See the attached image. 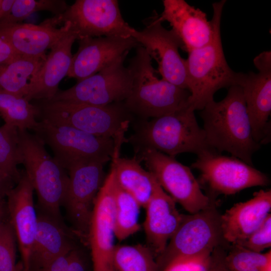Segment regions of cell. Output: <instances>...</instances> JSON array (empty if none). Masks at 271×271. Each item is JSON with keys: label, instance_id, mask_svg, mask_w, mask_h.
Segmentation results:
<instances>
[{"label": "cell", "instance_id": "obj_15", "mask_svg": "<svg viewBox=\"0 0 271 271\" xmlns=\"http://www.w3.org/2000/svg\"><path fill=\"white\" fill-rule=\"evenodd\" d=\"M258 73L240 72L238 85L242 88L253 138L259 145L270 136L271 52L263 51L253 59Z\"/></svg>", "mask_w": 271, "mask_h": 271}, {"label": "cell", "instance_id": "obj_3", "mask_svg": "<svg viewBox=\"0 0 271 271\" xmlns=\"http://www.w3.org/2000/svg\"><path fill=\"white\" fill-rule=\"evenodd\" d=\"M128 68L132 87L123 104L128 112L154 118L189 106V91L159 79L151 58L142 46L137 48Z\"/></svg>", "mask_w": 271, "mask_h": 271}, {"label": "cell", "instance_id": "obj_22", "mask_svg": "<svg viewBox=\"0 0 271 271\" xmlns=\"http://www.w3.org/2000/svg\"><path fill=\"white\" fill-rule=\"evenodd\" d=\"M270 210V190H260L250 199L234 204L220 216L224 240L236 244L246 239L264 222Z\"/></svg>", "mask_w": 271, "mask_h": 271}, {"label": "cell", "instance_id": "obj_28", "mask_svg": "<svg viewBox=\"0 0 271 271\" xmlns=\"http://www.w3.org/2000/svg\"><path fill=\"white\" fill-rule=\"evenodd\" d=\"M0 114L5 123L19 130H34L38 125L35 105L24 96L0 88Z\"/></svg>", "mask_w": 271, "mask_h": 271}, {"label": "cell", "instance_id": "obj_39", "mask_svg": "<svg viewBox=\"0 0 271 271\" xmlns=\"http://www.w3.org/2000/svg\"><path fill=\"white\" fill-rule=\"evenodd\" d=\"M16 184L11 177L0 169V197L4 198L6 197Z\"/></svg>", "mask_w": 271, "mask_h": 271}, {"label": "cell", "instance_id": "obj_10", "mask_svg": "<svg viewBox=\"0 0 271 271\" xmlns=\"http://www.w3.org/2000/svg\"><path fill=\"white\" fill-rule=\"evenodd\" d=\"M144 162L162 188L189 214L210 206L214 199L205 195L191 169L173 157L154 149L139 150Z\"/></svg>", "mask_w": 271, "mask_h": 271}, {"label": "cell", "instance_id": "obj_24", "mask_svg": "<svg viewBox=\"0 0 271 271\" xmlns=\"http://www.w3.org/2000/svg\"><path fill=\"white\" fill-rule=\"evenodd\" d=\"M64 25L59 29L46 20L39 25L16 23L0 25V36L21 56L45 58V51L69 31Z\"/></svg>", "mask_w": 271, "mask_h": 271}, {"label": "cell", "instance_id": "obj_43", "mask_svg": "<svg viewBox=\"0 0 271 271\" xmlns=\"http://www.w3.org/2000/svg\"><path fill=\"white\" fill-rule=\"evenodd\" d=\"M0 199H4V198L0 197Z\"/></svg>", "mask_w": 271, "mask_h": 271}, {"label": "cell", "instance_id": "obj_26", "mask_svg": "<svg viewBox=\"0 0 271 271\" xmlns=\"http://www.w3.org/2000/svg\"><path fill=\"white\" fill-rule=\"evenodd\" d=\"M45 59L21 56L11 62L0 64V88L25 96Z\"/></svg>", "mask_w": 271, "mask_h": 271}, {"label": "cell", "instance_id": "obj_11", "mask_svg": "<svg viewBox=\"0 0 271 271\" xmlns=\"http://www.w3.org/2000/svg\"><path fill=\"white\" fill-rule=\"evenodd\" d=\"M34 130L51 149L54 158L65 169L70 164L80 161H97L105 164L111 159L115 151L113 139L70 126L40 120Z\"/></svg>", "mask_w": 271, "mask_h": 271}, {"label": "cell", "instance_id": "obj_13", "mask_svg": "<svg viewBox=\"0 0 271 271\" xmlns=\"http://www.w3.org/2000/svg\"><path fill=\"white\" fill-rule=\"evenodd\" d=\"M127 54L98 73L78 81L71 88L58 90L49 100L95 106H105L124 100L132 87L131 72L124 66Z\"/></svg>", "mask_w": 271, "mask_h": 271}, {"label": "cell", "instance_id": "obj_41", "mask_svg": "<svg viewBox=\"0 0 271 271\" xmlns=\"http://www.w3.org/2000/svg\"><path fill=\"white\" fill-rule=\"evenodd\" d=\"M15 0H0V20L10 13Z\"/></svg>", "mask_w": 271, "mask_h": 271}, {"label": "cell", "instance_id": "obj_34", "mask_svg": "<svg viewBox=\"0 0 271 271\" xmlns=\"http://www.w3.org/2000/svg\"><path fill=\"white\" fill-rule=\"evenodd\" d=\"M212 252L189 258L172 260L159 268V271H211Z\"/></svg>", "mask_w": 271, "mask_h": 271}, {"label": "cell", "instance_id": "obj_19", "mask_svg": "<svg viewBox=\"0 0 271 271\" xmlns=\"http://www.w3.org/2000/svg\"><path fill=\"white\" fill-rule=\"evenodd\" d=\"M36 211L37 227L30 257V271L48 265L82 243L63 219Z\"/></svg>", "mask_w": 271, "mask_h": 271}, {"label": "cell", "instance_id": "obj_33", "mask_svg": "<svg viewBox=\"0 0 271 271\" xmlns=\"http://www.w3.org/2000/svg\"><path fill=\"white\" fill-rule=\"evenodd\" d=\"M16 238L9 218L0 225V271H24L16 263Z\"/></svg>", "mask_w": 271, "mask_h": 271}, {"label": "cell", "instance_id": "obj_38", "mask_svg": "<svg viewBox=\"0 0 271 271\" xmlns=\"http://www.w3.org/2000/svg\"><path fill=\"white\" fill-rule=\"evenodd\" d=\"M72 250L37 271H65L69 262Z\"/></svg>", "mask_w": 271, "mask_h": 271}, {"label": "cell", "instance_id": "obj_29", "mask_svg": "<svg viewBox=\"0 0 271 271\" xmlns=\"http://www.w3.org/2000/svg\"><path fill=\"white\" fill-rule=\"evenodd\" d=\"M113 263L114 271H159L156 257L146 244L116 245Z\"/></svg>", "mask_w": 271, "mask_h": 271}, {"label": "cell", "instance_id": "obj_16", "mask_svg": "<svg viewBox=\"0 0 271 271\" xmlns=\"http://www.w3.org/2000/svg\"><path fill=\"white\" fill-rule=\"evenodd\" d=\"M162 22L155 14L146 22L143 30H135L131 37L157 62L162 79L188 90L185 59L179 52L181 43L174 32L163 27Z\"/></svg>", "mask_w": 271, "mask_h": 271}, {"label": "cell", "instance_id": "obj_5", "mask_svg": "<svg viewBox=\"0 0 271 271\" xmlns=\"http://www.w3.org/2000/svg\"><path fill=\"white\" fill-rule=\"evenodd\" d=\"M37 118L52 124L75 128L123 143L129 120L124 104L95 106L62 101L40 100Z\"/></svg>", "mask_w": 271, "mask_h": 271}, {"label": "cell", "instance_id": "obj_6", "mask_svg": "<svg viewBox=\"0 0 271 271\" xmlns=\"http://www.w3.org/2000/svg\"><path fill=\"white\" fill-rule=\"evenodd\" d=\"M194 111L187 106L144 121L132 140L137 144L138 150L152 149L173 157L183 153L197 155L211 148Z\"/></svg>", "mask_w": 271, "mask_h": 271}, {"label": "cell", "instance_id": "obj_37", "mask_svg": "<svg viewBox=\"0 0 271 271\" xmlns=\"http://www.w3.org/2000/svg\"><path fill=\"white\" fill-rule=\"evenodd\" d=\"M20 56L10 43L0 36V64L11 62Z\"/></svg>", "mask_w": 271, "mask_h": 271}, {"label": "cell", "instance_id": "obj_9", "mask_svg": "<svg viewBox=\"0 0 271 271\" xmlns=\"http://www.w3.org/2000/svg\"><path fill=\"white\" fill-rule=\"evenodd\" d=\"M54 26L63 24L77 37H131L135 29L122 18L116 0H77L62 14L49 19Z\"/></svg>", "mask_w": 271, "mask_h": 271}, {"label": "cell", "instance_id": "obj_42", "mask_svg": "<svg viewBox=\"0 0 271 271\" xmlns=\"http://www.w3.org/2000/svg\"><path fill=\"white\" fill-rule=\"evenodd\" d=\"M8 218L7 202L4 199H0V220H5Z\"/></svg>", "mask_w": 271, "mask_h": 271}, {"label": "cell", "instance_id": "obj_1", "mask_svg": "<svg viewBox=\"0 0 271 271\" xmlns=\"http://www.w3.org/2000/svg\"><path fill=\"white\" fill-rule=\"evenodd\" d=\"M200 115L209 147L219 153L227 152L253 166V154L260 146L253 138L240 86L228 88L222 100L209 102Z\"/></svg>", "mask_w": 271, "mask_h": 271}, {"label": "cell", "instance_id": "obj_31", "mask_svg": "<svg viewBox=\"0 0 271 271\" xmlns=\"http://www.w3.org/2000/svg\"><path fill=\"white\" fill-rule=\"evenodd\" d=\"M22 164L18 129L5 123L0 127V169L17 184L22 173L18 165Z\"/></svg>", "mask_w": 271, "mask_h": 271}, {"label": "cell", "instance_id": "obj_36", "mask_svg": "<svg viewBox=\"0 0 271 271\" xmlns=\"http://www.w3.org/2000/svg\"><path fill=\"white\" fill-rule=\"evenodd\" d=\"M87 245L81 243L72 250L65 271H92L90 252L87 251Z\"/></svg>", "mask_w": 271, "mask_h": 271}, {"label": "cell", "instance_id": "obj_27", "mask_svg": "<svg viewBox=\"0 0 271 271\" xmlns=\"http://www.w3.org/2000/svg\"><path fill=\"white\" fill-rule=\"evenodd\" d=\"M114 198L115 234L116 238L122 241L140 230L141 226L139 221L142 207L137 200L119 186L116 181Z\"/></svg>", "mask_w": 271, "mask_h": 271}, {"label": "cell", "instance_id": "obj_20", "mask_svg": "<svg viewBox=\"0 0 271 271\" xmlns=\"http://www.w3.org/2000/svg\"><path fill=\"white\" fill-rule=\"evenodd\" d=\"M163 4L164 9L160 19L169 23L183 50L188 53L211 41L213 24L204 12L184 0H164Z\"/></svg>", "mask_w": 271, "mask_h": 271}, {"label": "cell", "instance_id": "obj_8", "mask_svg": "<svg viewBox=\"0 0 271 271\" xmlns=\"http://www.w3.org/2000/svg\"><path fill=\"white\" fill-rule=\"evenodd\" d=\"M105 164L85 160L68 165L69 183L62 204L70 227L81 242L88 246V235L96 199L106 176Z\"/></svg>", "mask_w": 271, "mask_h": 271}, {"label": "cell", "instance_id": "obj_23", "mask_svg": "<svg viewBox=\"0 0 271 271\" xmlns=\"http://www.w3.org/2000/svg\"><path fill=\"white\" fill-rule=\"evenodd\" d=\"M144 223L147 245L156 259L164 251L183 217L176 202L160 186L148 203Z\"/></svg>", "mask_w": 271, "mask_h": 271}, {"label": "cell", "instance_id": "obj_2", "mask_svg": "<svg viewBox=\"0 0 271 271\" xmlns=\"http://www.w3.org/2000/svg\"><path fill=\"white\" fill-rule=\"evenodd\" d=\"M225 3L222 0L212 5L213 34L211 41L188 52L185 59L187 87L191 93L189 106L194 110H201L214 100L219 89L238 84L240 72L230 68L222 45L220 23Z\"/></svg>", "mask_w": 271, "mask_h": 271}, {"label": "cell", "instance_id": "obj_17", "mask_svg": "<svg viewBox=\"0 0 271 271\" xmlns=\"http://www.w3.org/2000/svg\"><path fill=\"white\" fill-rule=\"evenodd\" d=\"M139 43L132 37H88L79 40L67 76L77 82L108 67Z\"/></svg>", "mask_w": 271, "mask_h": 271}, {"label": "cell", "instance_id": "obj_14", "mask_svg": "<svg viewBox=\"0 0 271 271\" xmlns=\"http://www.w3.org/2000/svg\"><path fill=\"white\" fill-rule=\"evenodd\" d=\"M114 172L112 168L97 195L90 220L88 247L92 271H114Z\"/></svg>", "mask_w": 271, "mask_h": 271}, {"label": "cell", "instance_id": "obj_32", "mask_svg": "<svg viewBox=\"0 0 271 271\" xmlns=\"http://www.w3.org/2000/svg\"><path fill=\"white\" fill-rule=\"evenodd\" d=\"M68 7L64 1L15 0L10 14L0 20V25L19 23L33 13L40 11H48L56 16L59 15Z\"/></svg>", "mask_w": 271, "mask_h": 271}, {"label": "cell", "instance_id": "obj_21", "mask_svg": "<svg viewBox=\"0 0 271 271\" xmlns=\"http://www.w3.org/2000/svg\"><path fill=\"white\" fill-rule=\"evenodd\" d=\"M77 37L69 31L51 49L41 66L32 79L25 98L32 100H51L58 91L61 80L67 75L72 54V47Z\"/></svg>", "mask_w": 271, "mask_h": 271}, {"label": "cell", "instance_id": "obj_4", "mask_svg": "<svg viewBox=\"0 0 271 271\" xmlns=\"http://www.w3.org/2000/svg\"><path fill=\"white\" fill-rule=\"evenodd\" d=\"M18 130L22 164L37 196L36 210L62 219L60 207L68 186V172L48 154L36 134Z\"/></svg>", "mask_w": 271, "mask_h": 271}, {"label": "cell", "instance_id": "obj_12", "mask_svg": "<svg viewBox=\"0 0 271 271\" xmlns=\"http://www.w3.org/2000/svg\"><path fill=\"white\" fill-rule=\"evenodd\" d=\"M191 167L200 172L201 182L214 195H232L246 188L269 184L268 177L253 166L212 149L197 155Z\"/></svg>", "mask_w": 271, "mask_h": 271}, {"label": "cell", "instance_id": "obj_7", "mask_svg": "<svg viewBox=\"0 0 271 271\" xmlns=\"http://www.w3.org/2000/svg\"><path fill=\"white\" fill-rule=\"evenodd\" d=\"M220 216L214 202L198 212L184 214L164 251L156 258L159 269L175 259L189 258L212 252L227 242L223 238Z\"/></svg>", "mask_w": 271, "mask_h": 271}, {"label": "cell", "instance_id": "obj_35", "mask_svg": "<svg viewBox=\"0 0 271 271\" xmlns=\"http://www.w3.org/2000/svg\"><path fill=\"white\" fill-rule=\"evenodd\" d=\"M252 251L261 252L271 246V214L246 239L235 244Z\"/></svg>", "mask_w": 271, "mask_h": 271}, {"label": "cell", "instance_id": "obj_18", "mask_svg": "<svg viewBox=\"0 0 271 271\" xmlns=\"http://www.w3.org/2000/svg\"><path fill=\"white\" fill-rule=\"evenodd\" d=\"M34 188L25 172L7 195L9 220L13 227L22 257L24 271H30V257L37 222Z\"/></svg>", "mask_w": 271, "mask_h": 271}, {"label": "cell", "instance_id": "obj_30", "mask_svg": "<svg viewBox=\"0 0 271 271\" xmlns=\"http://www.w3.org/2000/svg\"><path fill=\"white\" fill-rule=\"evenodd\" d=\"M230 244V243H229ZM225 246L222 252V261L230 271H266L271 269V251L262 253L238 244Z\"/></svg>", "mask_w": 271, "mask_h": 271}, {"label": "cell", "instance_id": "obj_40", "mask_svg": "<svg viewBox=\"0 0 271 271\" xmlns=\"http://www.w3.org/2000/svg\"><path fill=\"white\" fill-rule=\"evenodd\" d=\"M223 246L215 249L212 252L211 271H230L224 265L222 261Z\"/></svg>", "mask_w": 271, "mask_h": 271}, {"label": "cell", "instance_id": "obj_25", "mask_svg": "<svg viewBox=\"0 0 271 271\" xmlns=\"http://www.w3.org/2000/svg\"><path fill=\"white\" fill-rule=\"evenodd\" d=\"M111 160L117 185L145 208L160 187L155 176L144 169L136 157L121 158L118 154L113 155Z\"/></svg>", "mask_w": 271, "mask_h": 271}]
</instances>
